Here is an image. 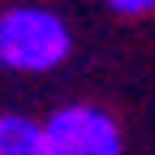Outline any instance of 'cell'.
I'll use <instances>...</instances> for the list:
<instances>
[{"instance_id":"6da1fadb","label":"cell","mask_w":155,"mask_h":155,"mask_svg":"<svg viewBox=\"0 0 155 155\" xmlns=\"http://www.w3.org/2000/svg\"><path fill=\"white\" fill-rule=\"evenodd\" d=\"M73 56V30L52 5H9L0 9V69L22 73V78H43L56 73Z\"/></svg>"},{"instance_id":"277c9868","label":"cell","mask_w":155,"mask_h":155,"mask_svg":"<svg viewBox=\"0 0 155 155\" xmlns=\"http://www.w3.org/2000/svg\"><path fill=\"white\" fill-rule=\"evenodd\" d=\"M104 5L116 17H151L155 13V0H104Z\"/></svg>"},{"instance_id":"3957f363","label":"cell","mask_w":155,"mask_h":155,"mask_svg":"<svg viewBox=\"0 0 155 155\" xmlns=\"http://www.w3.org/2000/svg\"><path fill=\"white\" fill-rule=\"evenodd\" d=\"M0 155H48L43 121H30L22 112H0Z\"/></svg>"},{"instance_id":"7a4b0ae2","label":"cell","mask_w":155,"mask_h":155,"mask_svg":"<svg viewBox=\"0 0 155 155\" xmlns=\"http://www.w3.org/2000/svg\"><path fill=\"white\" fill-rule=\"evenodd\" d=\"M48 155H125L121 121L99 104H61L43 116Z\"/></svg>"}]
</instances>
